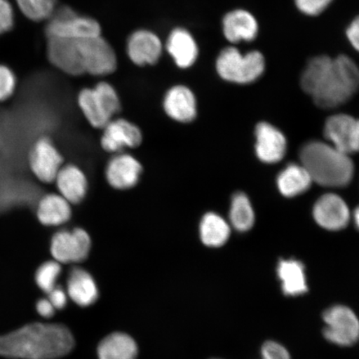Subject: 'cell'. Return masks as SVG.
<instances>
[{
    "label": "cell",
    "mask_w": 359,
    "mask_h": 359,
    "mask_svg": "<svg viewBox=\"0 0 359 359\" xmlns=\"http://www.w3.org/2000/svg\"><path fill=\"white\" fill-rule=\"evenodd\" d=\"M69 201L60 194L51 193L39 201L37 208L39 221L46 226H60L69 222L72 208Z\"/></svg>",
    "instance_id": "22"
},
{
    "label": "cell",
    "mask_w": 359,
    "mask_h": 359,
    "mask_svg": "<svg viewBox=\"0 0 359 359\" xmlns=\"http://www.w3.org/2000/svg\"><path fill=\"white\" fill-rule=\"evenodd\" d=\"M58 194L71 205L79 204L86 196L88 182L86 175L77 165H62L55 178Z\"/></svg>",
    "instance_id": "19"
},
{
    "label": "cell",
    "mask_w": 359,
    "mask_h": 359,
    "mask_svg": "<svg viewBox=\"0 0 359 359\" xmlns=\"http://www.w3.org/2000/svg\"><path fill=\"white\" fill-rule=\"evenodd\" d=\"M15 22L13 7L8 0H0V34L13 28Z\"/></svg>",
    "instance_id": "33"
},
{
    "label": "cell",
    "mask_w": 359,
    "mask_h": 359,
    "mask_svg": "<svg viewBox=\"0 0 359 359\" xmlns=\"http://www.w3.org/2000/svg\"><path fill=\"white\" fill-rule=\"evenodd\" d=\"M142 133L137 125L123 118L112 119L102 128L101 146L109 154H121L141 145Z\"/></svg>",
    "instance_id": "11"
},
{
    "label": "cell",
    "mask_w": 359,
    "mask_h": 359,
    "mask_svg": "<svg viewBox=\"0 0 359 359\" xmlns=\"http://www.w3.org/2000/svg\"><path fill=\"white\" fill-rule=\"evenodd\" d=\"M224 37L231 43L251 42L257 39L259 24L252 13L235 10L226 13L222 21Z\"/></svg>",
    "instance_id": "16"
},
{
    "label": "cell",
    "mask_w": 359,
    "mask_h": 359,
    "mask_svg": "<svg viewBox=\"0 0 359 359\" xmlns=\"http://www.w3.org/2000/svg\"><path fill=\"white\" fill-rule=\"evenodd\" d=\"M167 48L177 65L182 69L194 65L198 56L195 39L186 29H174L169 36Z\"/></svg>",
    "instance_id": "23"
},
{
    "label": "cell",
    "mask_w": 359,
    "mask_h": 359,
    "mask_svg": "<svg viewBox=\"0 0 359 359\" xmlns=\"http://www.w3.org/2000/svg\"><path fill=\"white\" fill-rule=\"evenodd\" d=\"M46 37L83 39L101 35L100 24L92 18L78 15L71 8H56L48 20Z\"/></svg>",
    "instance_id": "6"
},
{
    "label": "cell",
    "mask_w": 359,
    "mask_h": 359,
    "mask_svg": "<svg viewBox=\"0 0 359 359\" xmlns=\"http://www.w3.org/2000/svg\"><path fill=\"white\" fill-rule=\"evenodd\" d=\"M137 345L134 339L123 333L111 334L100 344V359H136Z\"/></svg>",
    "instance_id": "25"
},
{
    "label": "cell",
    "mask_w": 359,
    "mask_h": 359,
    "mask_svg": "<svg viewBox=\"0 0 359 359\" xmlns=\"http://www.w3.org/2000/svg\"><path fill=\"white\" fill-rule=\"evenodd\" d=\"M302 165L312 182L325 187H344L351 182L354 165L349 156L331 144L313 141L299 151Z\"/></svg>",
    "instance_id": "3"
},
{
    "label": "cell",
    "mask_w": 359,
    "mask_h": 359,
    "mask_svg": "<svg viewBox=\"0 0 359 359\" xmlns=\"http://www.w3.org/2000/svg\"><path fill=\"white\" fill-rule=\"evenodd\" d=\"M357 121L352 116L337 114L327 118L325 126V136L330 144L348 156L353 154Z\"/></svg>",
    "instance_id": "20"
},
{
    "label": "cell",
    "mask_w": 359,
    "mask_h": 359,
    "mask_svg": "<svg viewBox=\"0 0 359 359\" xmlns=\"http://www.w3.org/2000/svg\"><path fill=\"white\" fill-rule=\"evenodd\" d=\"M78 102L89 124L98 129L104 128L121 109L118 93L107 83H100L94 88L82 90L79 94Z\"/></svg>",
    "instance_id": "5"
},
{
    "label": "cell",
    "mask_w": 359,
    "mask_h": 359,
    "mask_svg": "<svg viewBox=\"0 0 359 359\" xmlns=\"http://www.w3.org/2000/svg\"><path fill=\"white\" fill-rule=\"evenodd\" d=\"M215 67L219 77L224 81L245 85L262 77L266 71V60L259 51L242 53L235 47H228L219 53Z\"/></svg>",
    "instance_id": "4"
},
{
    "label": "cell",
    "mask_w": 359,
    "mask_h": 359,
    "mask_svg": "<svg viewBox=\"0 0 359 359\" xmlns=\"http://www.w3.org/2000/svg\"><path fill=\"white\" fill-rule=\"evenodd\" d=\"M62 157L50 139L41 137L29 154V167L34 176L44 183L55 182L62 167Z\"/></svg>",
    "instance_id": "12"
},
{
    "label": "cell",
    "mask_w": 359,
    "mask_h": 359,
    "mask_svg": "<svg viewBox=\"0 0 359 359\" xmlns=\"http://www.w3.org/2000/svg\"><path fill=\"white\" fill-rule=\"evenodd\" d=\"M38 313L43 318H51L55 316L56 309L48 299H39L36 304Z\"/></svg>",
    "instance_id": "37"
},
{
    "label": "cell",
    "mask_w": 359,
    "mask_h": 359,
    "mask_svg": "<svg viewBox=\"0 0 359 359\" xmlns=\"http://www.w3.org/2000/svg\"><path fill=\"white\" fill-rule=\"evenodd\" d=\"M67 294L79 306L87 307L97 302L98 290L95 281L82 268L71 269L67 279Z\"/></svg>",
    "instance_id": "21"
},
{
    "label": "cell",
    "mask_w": 359,
    "mask_h": 359,
    "mask_svg": "<svg viewBox=\"0 0 359 359\" xmlns=\"http://www.w3.org/2000/svg\"><path fill=\"white\" fill-rule=\"evenodd\" d=\"M61 272V264L56 260L45 262L39 267L36 272V283L40 289L48 294L57 286V281Z\"/></svg>",
    "instance_id": "30"
},
{
    "label": "cell",
    "mask_w": 359,
    "mask_h": 359,
    "mask_svg": "<svg viewBox=\"0 0 359 359\" xmlns=\"http://www.w3.org/2000/svg\"><path fill=\"white\" fill-rule=\"evenodd\" d=\"M346 35L350 44L359 53V15L348 26Z\"/></svg>",
    "instance_id": "36"
},
{
    "label": "cell",
    "mask_w": 359,
    "mask_h": 359,
    "mask_svg": "<svg viewBox=\"0 0 359 359\" xmlns=\"http://www.w3.org/2000/svg\"><path fill=\"white\" fill-rule=\"evenodd\" d=\"M255 151L260 161L269 164L276 163L285 156L287 141L280 130L267 123H260L255 129Z\"/></svg>",
    "instance_id": "15"
},
{
    "label": "cell",
    "mask_w": 359,
    "mask_h": 359,
    "mask_svg": "<svg viewBox=\"0 0 359 359\" xmlns=\"http://www.w3.org/2000/svg\"><path fill=\"white\" fill-rule=\"evenodd\" d=\"M334 0H294L296 8L307 16L321 15Z\"/></svg>",
    "instance_id": "32"
},
{
    "label": "cell",
    "mask_w": 359,
    "mask_h": 359,
    "mask_svg": "<svg viewBox=\"0 0 359 359\" xmlns=\"http://www.w3.org/2000/svg\"><path fill=\"white\" fill-rule=\"evenodd\" d=\"M18 6L28 19L48 20L56 11L57 0H16Z\"/></svg>",
    "instance_id": "29"
},
{
    "label": "cell",
    "mask_w": 359,
    "mask_h": 359,
    "mask_svg": "<svg viewBox=\"0 0 359 359\" xmlns=\"http://www.w3.org/2000/svg\"><path fill=\"white\" fill-rule=\"evenodd\" d=\"M312 179L302 165L290 164L277 178V187L283 196L294 197L311 187Z\"/></svg>",
    "instance_id": "27"
},
{
    "label": "cell",
    "mask_w": 359,
    "mask_h": 359,
    "mask_svg": "<svg viewBox=\"0 0 359 359\" xmlns=\"http://www.w3.org/2000/svg\"><path fill=\"white\" fill-rule=\"evenodd\" d=\"M229 217L231 226L238 231H249L254 226V210L244 193L238 192L233 196Z\"/></svg>",
    "instance_id": "28"
},
{
    "label": "cell",
    "mask_w": 359,
    "mask_h": 359,
    "mask_svg": "<svg viewBox=\"0 0 359 359\" xmlns=\"http://www.w3.org/2000/svg\"><path fill=\"white\" fill-rule=\"evenodd\" d=\"M300 86L321 109L344 104L359 89V67L353 58L341 55L313 57L300 77Z\"/></svg>",
    "instance_id": "1"
},
{
    "label": "cell",
    "mask_w": 359,
    "mask_h": 359,
    "mask_svg": "<svg viewBox=\"0 0 359 359\" xmlns=\"http://www.w3.org/2000/svg\"><path fill=\"white\" fill-rule=\"evenodd\" d=\"M142 165L136 157L121 152L111 157L106 168L107 183L116 190L131 189L139 182Z\"/></svg>",
    "instance_id": "13"
},
{
    "label": "cell",
    "mask_w": 359,
    "mask_h": 359,
    "mask_svg": "<svg viewBox=\"0 0 359 359\" xmlns=\"http://www.w3.org/2000/svg\"><path fill=\"white\" fill-rule=\"evenodd\" d=\"M313 213L316 222L329 231L342 230L348 226L350 219L347 204L334 194L320 197L314 205Z\"/></svg>",
    "instance_id": "14"
},
{
    "label": "cell",
    "mask_w": 359,
    "mask_h": 359,
    "mask_svg": "<svg viewBox=\"0 0 359 359\" xmlns=\"http://www.w3.org/2000/svg\"><path fill=\"white\" fill-rule=\"evenodd\" d=\"M81 42L82 39L47 37V55L49 62L67 74H84Z\"/></svg>",
    "instance_id": "9"
},
{
    "label": "cell",
    "mask_w": 359,
    "mask_h": 359,
    "mask_svg": "<svg viewBox=\"0 0 359 359\" xmlns=\"http://www.w3.org/2000/svg\"><path fill=\"white\" fill-rule=\"evenodd\" d=\"M74 346L71 332L64 325L35 323L0 336V356L22 359H55Z\"/></svg>",
    "instance_id": "2"
},
{
    "label": "cell",
    "mask_w": 359,
    "mask_h": 359,
    "mask_svg": "<svg viewBox=\"0 0 359 359\" xmlns=\"http://www.w3.org/2000/svg\"><path fill=\"white\" fill-rule=\"evenodd\" d=\"M48 299L56 309H62L66 306L67 298L64 290L60 286H56L55 289L49 292Z\"/></svg>",
    "instance_id": "35"
},
{
    "label": "cell",
    "mask_w": 359,
    "mask_h": 359,
    "mask_svg": "<svg viewBox=\"0 0 359 359\" xmlns=\"http://www.w3.org/2000/svg\"><path fill=\"white\" fill-rule=\"evenodd\" d=\"M353 219H354V223H355L356 227L359 230V205L358 206L356 210H354Z\"/></svg>",
    "instance_id": "38"
},
{
    "label": "cell",
    "mask_w": 359,
    "mask_h": 359,
    "mask_svg": "<svg viewBox=\"0 0 359 359\" xmlns=\"http://www.w3.org/2000/svg\"><path fill=\"white\" fill-rule=\"evenodd\" d=\"M263 359H290L287 350L280 344L269 341L264 344L262 350Z\"/></svg>",
    "instance_id": "34"
},
{
    "label": "cell",
    "mask_w": 359,
    "mask_h": 359,
    "mask_svg": "<svg viewBox=\"0 0 359 359\" xmlns=\"http://www.w3.org/2000/svg\"><path fill=\"white\" fill-rule=\"evenodd\" d=\"M325 338L340 346H351L359 339V320L348 307L337 305L324 313Z\"/></svg>",
    "instance_id": "8"
},
{
    "label": "cell",
    "mask_w": 359,
    "mask_h": 359,
    "mask_svg": "<svg viewBox=\"0 0 359 359\" xmlns=\"http://www.w3.org/2000/svg\"><path fill=\"white\" fill-rule=\"evenodd\" d=\"M81 46L85 74L103 76L116 70V57L114 48L101 35L82 39Z\"/></svg>",
    "instance_id": "10"
},
{
    "label": "cell",
    "mask_w": 359,
    "mask_h": 359,
    "mask_svg": "<svg viewBox=\"0 0 359 359\" xmlns=\"http://www.w3.org/2000/svg\"><path fill=\"white\" fill-rule=\"evenodd\" d=\"M16 88V77L10 67L0 65V102L10 98Z\"/></svg>",
    "instance_id": "31"
},
{
    "label": "cell",
    "mask_w": 359,
    "mask_h": 359,
    "mask_svg": "<svg viewBox=\"0 0 359 359\" xmlns=\"http://www.w3.org/2000/svg\"><path fill=\"white\" fill-rule=\"evenodd\" d=\"M163 52V45L157 36L147 30H139L128 39V53L135 65H154Z\"/></svg>",
    "instance_id": "18"
},
{
    "label": "cell",
    "mask_w": 359,
    "mask_h": 359,
    "mask_svg": "<svg viewBox=\"0 0 359 359\" xmlns=\"http://www.w3.org/2000/svg\"><path fill=\"white\" fill-rule=\"evenodd\" d=\"M277 272L285 294L298 296L306 293V279L302 262L295 259L280 260Z\"/></svg>",
    "instance_id": "26"
},
{
    "label": "cell",
    "mask_w": 359,
    "mask_h": 359,
    "mask_svg": "<svg viewBox=\"0 0 359 359\" xmlns=\"http://www.w3.org/2000/svg\"><path fill=\"white\" fill-rule=\"evenodd\" d=\"M91 247V237L84 229H65L53 235L50 252L58 263L76 264L83 262L88 258Z\"/></svg>",
    "instance_id": "7"
},
{
    "label": "cell",
    "mask_w": 359,
    "mask_h": 359,
    "mask_svg": "<svg viewBox=\"0 0 359 359\" xmlns=\"http://www.w3.org/2000/svg\"><path fill=\"white\" fill-rule=\"evenodd\" d=\"M163 107L170 118L181 123H191L197 115L194 93L185 86L170 88L165 94Z\"/></svg>",
    "instance_id": "17"
},
{
    "label": "cell",
    "mask_w": 359,
    "mask_h": 359,
    "mask_svg": "<svg viewBox=\"0 0 359 359\" xmlns=\"http://www.w3.org/2000/svg\"><path fill=\"white\" fill-rule=\"evenodd\" d=\"M199 233L202 243L215 248L226 243L231 235V226L221 215L208 212L201 219Z\"/></svg>",
    "instance_id": "24"
}]
</instances>
